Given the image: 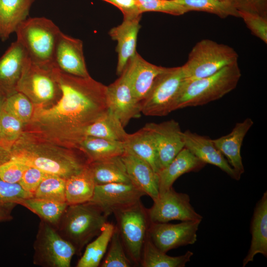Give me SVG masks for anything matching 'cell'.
Instances as JSON below:
<instances>
[{
	"label": "cell",
	"instance_id": "obj_28",
	"mask_svg": "<svg viewBox=\"0 0 267 267\" xmlns=\"http://www.w3.org/2000/svg\"><path fill=\"white\" fill-rule=\"evenodd\" d=\"M77 148L84 153L89 163L121 156L125 151L123 142L93 136H85Z\"/></svg>",
	"mask_w": 267,
	"mask_h": 267
},
{
	"label": "cell",
	"instance_id": "obj_36",
	"mask_svg": "<svg viewBox=\"0 0 267 267\" xmlns=\"http://www.w3.org/2000/svg\"><path fill=\"white\" fill-rule=\"evenodd\" d=\"M24 124L4 109L0 116V146L8 151L23 133Z\"/></svg>",
	"mask_w": 267,
	"mask_h": 267
},
{
	"label": "cell",
	"instance_id": "obj_26",
	"mask_svg": "<svg viewBox=\"0 0 267 267\" xmlns=\"http://www.w3.org/2000/svg\"><path fill=\"white\" fill-rule=\"evenodd\" d=\"M88 167L95 185L131 182L121 156L91 162Z\"/></svg>",
	"mask_w": 267,
	"mask_h": 267
},
{
	"label": "cell",
	"instance_id": "obj_25",
	"mask_svg": "<svg viewBox=\"0 0 267 267\" xmlns=\"http://www.w3.org/2000/svg\"><path fill=\"white\" fill-rule=\"evenodd\" d=\"M35 0H0V39L6 41L28 18Z\"/></svg>",
	"mask_w": 267,
	"mask_h": 267
},
{
	"label": "cell",
	"instance_id": "obj_18",
	"mask_svg": "<svg viewBox=\"0 0 267 267\" xmlns=\"http://www.w3.org/2000/svg\"><path fill=\"white\" fill-rule=\"evenodd\" d=\"M184 147L205 164L214 165L235 180L240 178L223 154L208 137L192 133L183 132Z\"/></svg>",
	"mask_w": 267,
	"mask_h": 267
},
{
	"label": "cell",
	"instance_id": "obj_38",
	"mask_svg": "<svg viewBox=\"0 0 267 267\" xmlns=\"http://www.w3.org/2000/svg\"><path fill=\"white\" fill-rule=\"evenodd\" d=\"M25 125L31 120L34 111V105L22 93L16 91L8 95L3 107Z\"/></svg>",
	"mask_w": 267,
	"mask_h": 267
},
{
	"label": "cell",
	"instance_id": "obj_48",
	"mask_svg": "<svg viewBox=\"0 0 267 267\" xmlns=\"http://www.w3.org/2000/svg\"><path fill=\"white\" fill-rule=\"evenodd\" d=\"M222 0V1H229V0Z\"/></svg>",
	"mask_w": 267,
	"mask_h": 267
},
{
	"label": "cell",
	"instance_id": "obj_4",
	"mask_svg": "<svg viewBox=\"0 0 267 267\" xmlns=\"http://www.w3.org/2000/svg\"><path fill=\"white\" fill-rule=\"evenodd\" d=\"M241 77V71L236 62L212 75L185 81L177 99L175 110L203 105L222 97L237 87Z\"/></svg>",
	"mask_w": 267,
	"mask_h": 267
},
{
	"label": "cell",
	"instance_id": "obj_2",
	"mask_svg": "<svg viewBox=\"0 0 267 267\" xmlns=\"http://www.w3.org/2000/svg\"><path fill=\"white\" fill-rule=\"evenodd\" d=\"M7 157V161L15 159L65 179L80 173L89 163L78 148L61 145L27 132L11 146Z\"/></svg>",
	"mask_w": 267,
	"mask_h": 267
},
{
	"label": "cell",
	"instance_id": "obj_34",
	"mask_svg": "<svg viewBox=\"0 0 267 267\" xmlns=\"http://www.w3.org/2000/svg\"><path fill=\"white\" fill-rule=\"evenodd\" d=\"M183 6L187 12L202 11L215 14L221 18L239 17L238 11L229 1L220 0H174Z\"/></svg>",
	"mask_w": 267,
	"mask_h": 267
},
{
	"label": "cell",
	"instance_id": "obj_40",
	"mask_svg": "<svg viewBox=\"0 0 267 267\" xmlns=\"http://www.w3.org/2000/svg\"><path fill=\"white\" fill-rule=\"evenodd\" d=\"M142 14L145 12H159L179 16L187 12L182 5L174 0H136Z\"/></svg>",
	"mask_w": 267,
	"mask_h": 267
},
{
	"label": "cell",
	"instance_id": "obj_35",
	"mask_svg": "<svg viewBox=\"0 0 267 267\" xmlns=\"http://www.w3.org/2000/svg\"><path fill=\"white\" fill-rule=\"evenodd\" d=\"M66 179L59 176L47 174L33 197L59 202H66L65 185Z\"/></svg>",
	"mask_w": 267,
	"mask_h": 267
},
{
	"label": "cell",
	"instance_id": "obj_19",
	"mask_svg": "<svg viewBox=\"0 0 267 267\" xmlns=\"http://www.w3.org/2000/svg\"><path fill=\"white\" fill-rule=\"evenodd\" d=\"M142 16L123 19L122 23L111 29L108 33L111 39L117 42L118 54L116 73L120 75L129 60L136 53L138 33Z\"/></svg>",
	"mask_w": 267,
	"mask_h": 267
},
{
	"label": "cell",
	"instance_id": "obj_13",
	"mask_svg": "<svg viewBox=\"0 0 267 267\" xmlns=\"http://www.w3.org/2000/svg\"><path fill=\"white\" fill-rule=\"evenodd\" d=\"M144 127L150 133L154 142L160 171L184 147L183 132L179 123L174 120L159 124L149 123Z\"/></svg>",
	"mask_w": 267,
	"mask_h": 267
},
{
	"label": "cell",
	"instance_id": "obj_3",
	"mask_svg": "<svg viewBox=\"0 0 267 267\" xmlns=\"http://www.w3.org/2000/svg\"><path fill=\"white\" fill-rule=\"evenodd\" d=\"M108 217L90 202L68 205L56 229L80 255L85 246L101 232Z\"/></svg>",
	"mask_w": 267,
	"mask_h": 267
},
{
	"label": "cell",
	"instance_id": "obj_8",
	"mask_svg": "<svg viewBox=\"0 0 267 267\" xmlns=\"http://www.w3.org/2000/svg\"><path fill=\"white\" fill-rule=\"evenodd\" d=\"M126 252L134 264L140 265L144 243L151 222L147 209L139 200L113 213Z\"/></svg>",
	"mask_w": 267,
	"mask_h": 267
},
{
	"label": "cell",
	"instance_id": "obj_46",
	"mask_svg": "<svg viewBox=\"0 0 267 267\" xmlns=\"http://www.w3.org/2000/svg\"><path fill=\"white\" fill-rule=\"evenodd\" d=\"M11 211L0 210V222L10 221L13 219Z\"/></svg>",
	"mask_w": 267,
	"mask_h": 267
},
{
	"label": "cell",
	"instance_id": "obj_43",
	"mask_svg": "<svg viewBox=\"0 0 267 267\" xmlns=\"http://www.w3.org/2000/svg\"><path fill=\"white\" fill-rule=\"evenodd\" d=\"M46 174L36 167L28 166L19 183L25 191L34 194Z\"/></svg>",
	"mask_w": 267,
	"mask_h": 267
},
{
	"label": "cell",
	"instance_id": "obj_44",
	"mask_svg": "<svg viewBox=\"0 0 267 267\" xmlns=\"http://www.w3.org/2000/svg\"><path fill=\"white\" fill-rule=\"evenodd\" d=\"M238 11L255 12L267 17V0H229Z\"/></svg>",
	"mask_w": 267,
	"mask_h": 267
},
{
	"label": "cell",
	"instance_id": "obj_32",
	"mask_svg": "<svg viewBox=\"0 0 267 267\" xmlns=\"http://www.w3.org/2000/svg\"><path fill=\"white\" fill-rule=\"evenodd\" d=\"M22 205L38 216L42 221L56 228L68 204L34 197L21 199Z\"/></svg>",
	"mask_w": 267,
	"mask_h": 267
},
{
	"label": "cell",
	"instance_id": "obj_16",
	"mask_svg": "<svg viewBox=\"0 0 267 267\" xmlns=\"http://www.w3.org/2000/svg\"><path fill=\"white\" fill-rule=\"evenodd\" d=\"M166 68L147 62L136 52L129 60L121 74L129 84L136 99L140 103L150 92L158 77Z\"/></svg>",
	"mask_w": 267,
	"mask_h": 267
},
{
	"label": "cell",
	"instance_id": "obj_15",
	"mask_svg": "<svg viewBox=\"0 0 267 267\" xmlns=\"http://www.w3.org/2000/svg\"><path fill=\"white\" fill-rule=\"evenodd\" d=\"M54 66L60 72L81 77H89L83 42L61 32L53 58Z\"/></svg>",
	"mask_w": 267,
	"mask_h": 267
},
{
	"label": "cell",
	"instance_id": "obj_30",
	"mask_svg": "<svg viewBox=\"0 0 267 267\" xmlns=\"http://www.w3.org/2000/svg\"><path fill=\"white\" fill-rule=\"evenodd\" d=\"M193 255L192 252L188 251L181 256H169L154 245L148 233L142 249L140 265L143 267H184Z\"/></svg>",
	"mask_w": 267,
	"mask_h": 267
},
{
	"label": "cell",
	"instance_id": "obj_10",
	"mask_svg": "<svg viewBox=\"0 0 267 267\" xmlns=\"http://www.w3.org/2000/svg\"><path fill=\"white\" fill-rule=\"evenodd\" d=\"M33 264L44 267H69L74 247L55 228L41 221L34 243Z\"/></svg>",
	"mask_w": 267,
	"mask_h": 267
},
{
	"label": "cell",
	"instance_id": "obj_49",
	"mask_svg": "<svg viewBox=\"0 0 267 267\" xmlns=\"http://www.w3.org/2000/svg\"></svg>",
	"mask_w": 267,
	"mask_h": 267
},
{
	"label": "cell",
	"instance_id": "obj_22",
	"mask_svg": "<svg viewBox=\"0 0 267 267\" xmlns=\"http://www.w3.org/2000/svg\"><path fill=\"white\" fill-rule=\"evenodd\" d=\"M254 124L253 120L247 118L237 123L231 132L213 141L239 177L245 170L241 155V148L243 139Z\"/></svg>",
	"mask_w": 267,
	"mask_h": 267
},
{
	"label": "cell",
	"instance_id": "obj_1",
	"mask_svg": "<svg viewBox=\"0 0 267 267\" xmlns=\"http://www.w3.org/2000/svg\"><path fill=\"white\" fill-rule=\"evenodd\" d=\"M60 99L46 107H35L23 132L31 133L69 148H77L86 128L108 109L107 86L90 76L60 71Z\"/></svg>",
	"mask_w": 267,
	"mask_h": 267
},
{
	"label": "cell",
	"instance_id": "obj_37",
	"mask_svg": "<svg viewBox=\"0 0 267 267\" xmlns=\"http://www.w3.org/2000/svg\"><path fill=\"white\" fill-rule=\"evenodd\" d=\"M107 249L106 255L100 264L101 267H131L133 265L116 227Z\"/></svg>",
	"mask_w": 267,
	"mask_h": 267
},
{
	"label": "cell",
	"instance_id": "obj_39",
	"mask_svg": "<svg viewBox=\"0 0 267 267\" xmlns=\"http://www.w3.org/2000/svg\"><path fill=\"white\" fill-rule=\"evenodd\" d=\"M33 197L25 191L19 183L6 182L0 178V210L12 211L23 199Z\"/></svg>",
	"mask_w": 267,
	"mask_h": 267
},
{
	"label": "cell",
	"instance_id": "obj_42",
	"mask_svg": "<svg viewBox=\"0 0 267 267\" xmlns=\"http://www.w3.org/2000/svg\"><path fill=\"white\" fill-rule=\"evenodd\" d=\"M28 165L12 159L0 165V178L7 182L19 183Z\"/></svg>",
	"mask_w": 267,
	"mask_h": 267
},
{
	"label": "cell",
	"instance_id": "obj_41",
	"mask_svg": "<svg viewBox=\"0 0 267 267\" xmlns=\"http://www.w3.org/2000/svg\"><path fill=\"white\" fill-rule=\"evenodd\" d=\"M238 13L252 34L267 44V17L245 11H238Z\"/></svg>",
	"mask_w": 267,
	"mask_h": 267
},
{
	"label": "cell",
	"instance_id": "obj_20",
	"mask_svg": "<svg viewBox=\"0 0 267 267\" xmlns=\"http://www.w3.org/2000/svg\"><path fill=\"white\" fill-rule=\"evenodd\" d=\"M121 158L131 182L137 188L156 199L159 194L158 174L146 162L125 150Z\"/></svg>",
	"mask_w": 267,
	"mask_h": 267
},
{
	"label": "cell",
	"instance_id": "obj_23",
	"mask_svg": "<svg viewBox=\"0 0 267 267\" xmlns=\"http://www.w3.org/2000/svg\"><path fill=\"white\" fill-rule=\"evenodd\" d=\"M252 235L250 247L243 260L242 266L245 267L253 262L258 254L267 257V191L264 193L257 202L250 223Z\"/></svg>",
	"mask_w": 267,
	"mask_h": 267
},
{
	"label": "cell",
	"instance_id": "obj_29",
	"mask_svg": "<svg viewBox=\"0 0 267 267\" xmlns=\"http://www.w3.org/2000/svg\"><path fill=\"white\" fill-rule=\"evenodd\" d=\"M95 185L88 166L80 173L66 179V203L68 205H74L89 201L93 196Z\"/></svg>",
	"mask_w": 267,
	"mask_h": 267
},
{
	"label": "cell",
	"instance_id": "obj_5",
	"mask_svg": "<svg viewBox=\"0 0 267 267\" xmlns=\"http://www.w3.org/2000/svg\"><path fill=\"white\" fill-rule=\"evenodd\" d=\"M61 32L51 20L36 17L27 18L15 33L16 40L25 48L32 62L41 65H54V52Z\"/></svg>",
	"mask_w": 267,
	"mask_h": 267
},
{
	"label": "cell",
	"instance_id": "obj_11",
	"mask_svg": "<svg viewBox=\"0 0 267 267\" xmlns=\"http://www.w3.org/2000/svg\"><path fill=\"white\" fill-rule=\"evenodd\" d=\"M147 212L151 222L154 223H166L174 220L202 221L203 219L191 205L189 196L177 192L173 187L160 192Z\"/></svg>",
	"mask_w": 267,
	"mask_h": 267
},
{
	"label": "cell",
	"instance_id": "obj_33",
	"mask_svg": "<svg viewBox=\"0 0 267 267\" xmlns=\"http://www.w3.org/2000/svg\"><path fill=\"white\" fill-rule=\"evenodd\" d=\"M115 226L107 222L101 232L92 242H89L77 264V267H97L107 250Z\"/></svg>",
	"mask_w": 267,
	"mask_h": 267
},
{
	"label": "cell",
	"instance_id": "obj_9",
	"mask_svg": "<svg viewBox=\"0 0 267 267\" xmlns=\"http://www.w3.org/2000/svg\"><path fill=\"white\" fill-rule=\"evenodd\" d=\"M185 81L182 66L167 68L158 77L147 97L140 102L141 113L149 116H163L174 111Z\"/></svg>",
	"mask_w": 267,
	"mask_h": 267
},
{
	"label": "cell",
	"instance_id": "obj_24",
	"mask_svg": "<svg viewBox=\"0 0 267 267\" xmlns=\"http://www.w3.org/2000/svg\"><path fill=\"white\" fill-rule=\"evenodd\" d=\"M206 165L184 147L167 166L158 173L159 193L172 187L175 181L182 175L197 172Z\"/></svg>",
	"mask_w": 267,
	"mask_h": 267
},
{
	"label": "cell",
	"instance_id": "obj_17",
	"mask_svg": "<svg viewBox=\"0 0 267 267\" xmlns=\"http://www.w3.org/2000/svg\"><path fill=\"white\" fill-rule=\"evenodd\" d=\"M106 102L109 109L126 127L130 120L141 115L140 103L135 98L131 88L123 75L107 86Z\"/></svg>",
	"mask_w": 267,
	"mask_h": 267
},
{
	"label": "cell",
	"instance_id": "obj_45",
	"mask_svg": "<svg viewBox=\"0 0 267 267\" xmlns=\"http://www.w3.org/2000/svg\"><path fill=\"white\" fill-rule=\"evenodd\" d=\"M118 8L123 15V19L142 16L136 0H102Z\"/></svg>",
	"mask_w": 267,
	"mask_h": 267
},
{
	"label": "cell",
	"instance_id": "obj_6",
	"mask_svg": "<svg viewBox=\"0 0 267 267\" xmlns=\"http://www.w3.org/2000/svg\"><path fill=\"white\" fill-rule=\"evenodd\" d=\"M59 73L54 65L37 64L28 57L16 90L26 95L35 107L50 106L61 96Z\"/></svg>",
	"mask_w": 267,
	"mask_h": 267
},
{
	"label": "cell",
	"instance_id": "obj_27",
	"mask_svg": "<svg viewBox=\"0 0 267 267\" xmlns=\"http://www.w3.org/2000/svg\"><path fill=\"white\" fill-rule=\"evenodd\" d=\"M123 143L125 150L147 163L158 174L156 148L151 135L144 126L133 134H128Z\"/></svg>",
	"mask_w": 267,
	"mask_h": 267
},
{
	"label": "cell",
	"instance_id": "obj_21",
	"mask_svg": "<svg viewBox=\"0 0 267 267\" xmlns=\"http://www.w3.org/2000/svg\"><path fill=\"white\" fill-rule=\"evenodd\" d=\"M27 52L17 40L0 57V87L9 95L16 87L28 59Z\"/></svg>",
	"mask_w": 267,
	"mask_h": 267
},
{
	"label": "cell",
	"instance_id": "obj_47",
	"mask_svg": "<svg viewBox=\"0 0 267 267\" xmlns=\"http://www.w3.org/2000/svg\"><path fill=\"white\" fill-rule=\"evenodd\" d=\"M9 95L0 87V116L2 111L5 101Z\"/></svg>",
	"mask_w": 267,
	"mask_h": 267
},
{
	"label": "cell",
	"instance_id": "obj_12",
	"mask_svg": "<svg viewBox=\"0 0 267 267\" xmlns=\"http://www.w3.org/2000/svg\"><path fill=\"white\" fill-rule=\"evenodd\" d=\"M201 221H185L177 224L151 222L148 235L158 249L167 253L179 247L194 244Z\"/></svg>",
	"mask_w": 267,
	"mask_h": 267
},
{
	"label": "cell",
	"instance_id": "obj_14",
	"mask_svg": "<svg viewBox=\"0 0 267 267\" xmlns=\"http://www.w3.org/2000/svg\"><path fill=\"white\" fill-rule=\"evenodd\" d=\"M145 193L132 182L96 185L89 201L99 207L109 216L120 209L140 200Z\"/></svg>",
	"mask_w": 267,
	"mask_h": 267
},
{
	"label": "cell",
	"instance_id": "obj_31",
	"mask_svg": "<svg viewBox=\"0 0 267 267\" xmlns=\"http://www.w3.org/2000/svg\"><path fill=\"white\" fill-rule=\"evenodd\" d=\"M128 134L119 119L108 109L86 128L84 137L93 136L123 142Z\"/></svg>",
	"mask_w": 267,
	"mask_h": 267
},
{
	"label": "cell",
	"instance_id": "obj_7",
	"mask_svg": "<svg viewBox=\"0 0 267 267\" xmlns=\"http://www.w3.org/2000/svg\"><path fill=\"white\" fill-rule=\"evenodd\" d=\"M238 55L231 46L209 40L197 42L182 66L185 81L212 75L224 67L238 62Z\"/></svg>",
	"mask_w": 267,
	"mask_h": 267
}]
</instances>
